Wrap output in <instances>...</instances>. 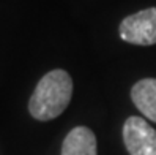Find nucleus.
<instances>
[{
  "instance_id": "nucleus-1",
  "label": "nucleus",
  "mask_w": 156,
  "mask_h": 155,
  "mask_svg": "<svg viewBox=\"0 0 156 155\" xmlns=\"http://www.w3.org/2000/svg\"><path fill=\"white\" fill-rule=\"evenodd\" d=\"M73 97V79L65 70H52L40 79L30 97L29 111L36 120H52L68 108Z\"/></svg>"
},
{
  "instance_id": "nucleus-2",
  "label": "nucleus",
  "mask_w": 156,
  "mask_h": 155,
  "mask_svg": "<svg viewBox=\"0 0 156 155\" xmlns=\"http://www.w3.org/2000/svg\"><path fill=\"white\" fill-rule=\"evenodd\" d=\"M118 32L126 43L137 46L156 44V8H147L125 17Z\"/></svg>"
},
{
  "instance_id": "nucleus-3",
  "label": "nucleus",
  "mask_w": 156,
  "mask_h": 155,
  "mask_svg": "<svg viewBox=\"0 0 156 155\" xmlns=\"http://www.w3.org/2000/svg\"><path fill=\"white\" fill-rule=\"evenodd\" d=\"M123 141L129 155H156V130L137 116L125 122Z\"/></svg>"
},
{
  "instance_id": "nucleus-4",
  "label": "nucleus",
  "mask_w": 156,
  "mask_h": 155,
  "mask_svg": "<svg viewBox=\"0 0 156 155\" xmlns=\"http://www.w3.org/2000/svg\"><path fill=\"white\" fill-rule=\"evenodd\" d=\"M62 155H98L95 133L87 127L73 128L63 141Z\"/></svg>"
},
{
  "instance_id": "nucleus-5",
  "label": "nucleus",
  "mask_w": 156,
  "mask_h": 155,
  "mask_svg": "<svg viewBox=\"0 0 156 155\" xmlns=\"http://www.w3.org/2000/svg\"><path fill=\"white\" fill-rule=\"evenodd\" d=\"M131 98L136 108L153 122H156V79L147 78L136 83L131 89Z\"/></svg>"
}]
</instances>
